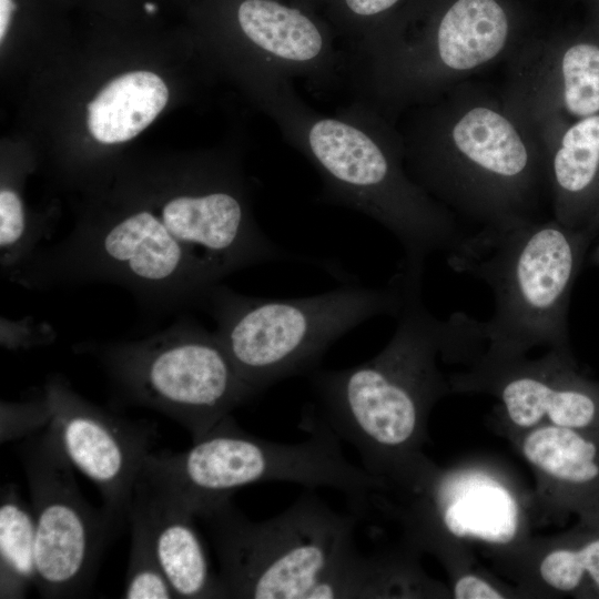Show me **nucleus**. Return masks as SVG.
<instances>
[{"mask_svg": "<svg viewBox=\"0 0 599 599\" xmlns=\"http://www.w3.org/2000/svg\"><path fill=\"white\" fill-rule=\"evenodd\" d=\"M215 549L225 598H424L430 579L419 555L400 545L365 555L355 544L358 514L333 510L312 491L283 512L250 520L231 499L196 516Z\"/></svg>", "mask_w": 599, "mask_h": 599, "instance_id": "f257e3e1", "label": "nucleus"}, {"mask_svg": "<svg viewBox=\"0 0 599 599\" xmlns=\"http://www.w3.org/2000/svg\"><path fill=\"white\" fill-rule=\"evenodd\" d=\"M255 93L284 139L316 169L321 197L378 222L399 242V271L424 275L428 256L456 254L470 234L408 175L383 114L356 99L334 114L306 104L285 78L253 72Z\"/></svg>", "mask_w": 599, "mask_h": 599, "instance_id": "f03ea898", "label": "nucleus"}, {"mask_svg": "<svg viewBox=\"0 0 599 599\" xmlns=\"http://www.w3.org/2000/svg\"><path fill=\"white\" fill-rule=\"evenodd\" d=\"M403 287L398 323L373 358L311 376L314 414L353 445L364 469L389 485H408L428 463L423 447L434 406L453 394L438 367L450 339L449 321L436 318L422 298L423 277L395 274Z\"/></svg>", "mask_w": 599, "mask_h": 599, "instance_id": "7ed1b4c3", "label": "nucleus"}, {"mask_svg": "<svg viewBox=\"0 0 599 599\" xmlns=\"http://www.w3.org/2000/svg\"><path fill=\"white\" fill-rule=\"evenodd\" d=\"M301 426L309 437L281 444L244 432L229 415L186 450L151 451L140 475L167 491L196 517L231 499L246 486L287 481L311 490L327 487L344 493L361 514L388 484L356 467L343 455L339 438L305 408Z\"/></svg>", "mask_w": 599, "mask_h": 599, "instance_id": "20e7f679", "label": "nucleus"}, {"mask_svg": "<svg viewBox=\"0 0 599 599\" xmlns=\"http://www.w3.org/2000/svg\"><path fill=\"white\" fill-rule=\"evenodd\" d=\"M595 235L555 217L504 233L471 235L447 257L456 272L483 281L494 295V314L479 321L485 348L527 355L537 346L572 354L568 307L572 286Z\"/></svg>", "mask_w": 599, "mask_h": 599, "instance_id": "39448f33", "label": "nucleus"}, {"mask_svg": "<svg viewBox=\"0 0 599 599\" xmlns=\"http://www.w3.org/2000/svg\"><path fill=\"white\" fill-rule=\"evenodd\" d=\"M375 494L370 504L402 527L404 541L435 556L444 569L475 562L480 551L496 565L530 538L532 490L504 461L473 455L448 466L432 459L405 487Z\"/></svg>", "mask_w": 599, "mask_h": 599, "instance_id": "423d86ee", "label": "nucleus"}, {"mask_svg": "<svg viewBox=\"0 0 599 599\" xmlns=\"http://www.w3.org/2000/svg\"><path fill=\"white\" fill-rule=\"evenodd\" d=\"M207 303L215 334L252 398L272 385L314 372L338 338L369 318L397 316L403 287L344 284L297 298L252 297L217 285Z\"/></svg>", "mask_w": 599, "mask_h": 599, "instance_id": "0eeeda50", "label": "nucleus"}, {"mask_svg": "<svg viewBox=\"0 0 599 599\" xmlns=\"http://www.w3.org/2000/svg\"><path fill=\"white\" fill-rule=\"evenodd\" d=\"M102 361L126 396L174 419L192 440L252 398L215 332L192 322L112 344Z\"/></svg>", "mask_w": 599, "mask_h": 599, "instance_id": "6e6552de", "label": "nucleus"}, {"mask_svg": "<svg viewBox=\"0 0 599 599\" xmlns=\"http://www.w3.org/2000/svg\"><path fill=\"white\" fill-rule=\"evenodd\" d=\"M20 458L35 519L34 587L43 598L84 597L120 527L84 499L74 467L48 427L24 439Z\"/></svg>", "mask_w": 599, "mask_h": 599, "instance_id": "1a4fd4ad", "label": "nucleus"}, {"mask_svg": "<svg viewBox=\"0 0 599 599\" xmlns=\"http://www.w3.org/2000/svg\"><path fill=\"white\" fill-rule=\"evenodd\" d=\"M448 379L453 394L498 402L493 419L504 436L540 425L599 429V382L578 370L572 354L549 349L530 359L484 348Z\"/></svg>", "mask_w": 599, "mask_h": 599, "instance_id": "9d476101", "label": "nucleus"}, {"mask_svg": "<svg viewBox=\"0 0 599 599\" xmlns=\"http://www.w3.org/2000/svg\"><path fill=\"white\" fill-rule=\"evenodd\" d=\"M43 394L50 409L48 428L72 466L95 484L104 510L121 528L151 453L150 430L84 399L59 376L47 380Z\"/></svg>", "mask_w": 599, "mask_h": 599, "instance_id": "9b49d317", "label": "nucleus"}, {"mask_svg": "<svg viewBox=\"0 0 599 599\" xmlns=\"http://www.w3.org/2000/svg\"><path fill=\"white\" fill-rule=\"evenodd\" d=\"M505 437L534 474L535 526L571 516L599 525V429L540 425Z\"/></svg>", "mask_w": 599, "mask_h": 599, "instance_id": "f8f14e48", "label": "nucleus"}, {"mask_svg": "<svg viewBox=\"0 0 599 599\" xmlns=\"http://www.w3.org/2000/svg\"><path fill=\"white\" fill-rule=\"evenodd\" d=\"M520 598L599 599V525L577 521L551 536H531L496 565Z\"/></svg>", "mask_w": 599, "mask_h": 599, "instance_id": "ddd939ff", "label": "nucleus"}, {"mask_svg": "<svg viewBox=\"0 0 599 599\" xmlns=\"http://www.w3.org/2000/svg\"><path fill=\"white\" fill-rule=\"evenodd\" d=\"M129 514L144 524L176 598L225 599L195 528V517L179 500L139 475Z\"/></svg>", "mask_w": 599, "mask_h": 599, "instance_id": "4468645a", "label": "nucleus"}, {"mask_svg": "<svg viewBox=\"0 0 599 599\" xmlns=\"http://www.w3.org/2000/svg\"><path fill=\"white\" fill-rule=\"evenodd\" d=\"M167 99V87L155 73L133 71L119 75L88 104V129L101 143L129 141L152 123Z\"/></svg>", "mask_w": 599, "mask_h": 599, "instance_id": "2eb2a0df", "label": "nucleus"}, {"mask_svg": "<svg viewBox=\"0 0 599 599\" xmlns=\"http://www.w3.org/2000/svg\"><path fill=\"white\" fill-rule=\"evenodd\" d=\"M35 519L18 487L0 495V598L21 599L35 586Z\"/></svg>", "mask_w": 599, "mask_h": 599, "instance_id": "dca6fc26", "label": "nucleus"}, {"mask_svg": "<svg viewBox=\"0 0 599 599\" xmlns=\"http://www.w3.org/2000/svg\"><path fill=\"white\" fill-rule=\"evenodd\" d=\"M561 103L577 119L599 113V45L577 42L560 60Z\"/></svg>", "mask_w": 599, "mask_h": 599, "instance_id": "f3484780", "label": "nucleus"}, {"mask_svg": "<svg viewBox=\"0 0 599 599\" xmlns=\"http://www.w3.org/2000/svg\"><path fill=\"white\" fill-rule=\"evenodd\" d=\"M131 546L122 598L172 599L176 595L156 558L150 535L142 520L129 514Z\"/></svg>", "mask_w": 599, "mask_h": 599, "instance_id": "a211bd4d", "label": "nucleus"}, {"mask_svg": "<svg viewBox=\"0 0 599 599\" xmlns=\"http://www.w3.org/2000/svg\"><path fill=\"white\" fill-rule=\"evenodd\" d=\"M450 598L454 599H509L520 598L516 587L494 577L476 562L446 569Z\"/></svg>", "mask_w": 599, "mask_h": 599, "instance_id": "6ab92c4d", "label": "nucleus"}, {"mask_svg": "<svg viewBox=\"0 0 599 599\" xmlns=\"http://www.w3.org/2000/svg\"><path fill=\"white\" fill-rule=\"evenodd\" d=\"M49 423L50 409L44 394L26 402H1L0 441L28 438L47 428Z\"/></svg>", "mask_w": 599, "mask_h": 599, "instance_id": "aec40b11", "label": "nucleus"}, {"mask_svg": "<svg viewBox=\"0 0 599 599\" xmlns=\"http://www.w3.org/2000/svg\"><path fill=\"white\" fill-rule=\"evenodd\" d=\"M399 0H343L347 11L359 19H369L390 9Z\"/></svg>", "mask_w": 599, "mask_h": 599, "instance_id": "412c9836", "label": "nucleus"}, {"mask_svg": "<svg viewBox=\"0 0 599 599\" xmlns=\"http://www.w3.org/2000/svg\"><path fill=\"white\" fill-rule=\"evenodd\" d=\"M13 10H14V2L12 0H0V40L1 42L7 33Z\"/></svg>", "mask_w": 599, "mask_h": 599, "instance_id": "4be33fe9", "label": "nucleus"}, {"mask_svg": "<svg viewBox=\"0 0 599 599\" xmlns=\"http://www.w3.org/2000/svg\"><path fill=\"white\" fill-rule=\"evenodd\" d=\"M591 262H592V264L599 266V244H598V246L596 247V250L593 251V253L591 255Z\"/></svg>", "mask_w": 599, "mask_h": 599, "instance_id": "5701e85b", "label": "nucleus"}, {"mask_svg": "<svg viewBox=\"0 0 599 599\" xmlns=\"http://www.w3.org/2000/svg\"><path fill=\"white\" fill-rule=\"evenodd\" d=\"M144 9H145L149 13H153L154 11H156L158 8H156L155 4L148 2V3L144 4Z\"/></svg>", "mask_w": 599, "mask_h": 599, "instance_id": "b1692460", "label": "nucleus"}]
</instances>
